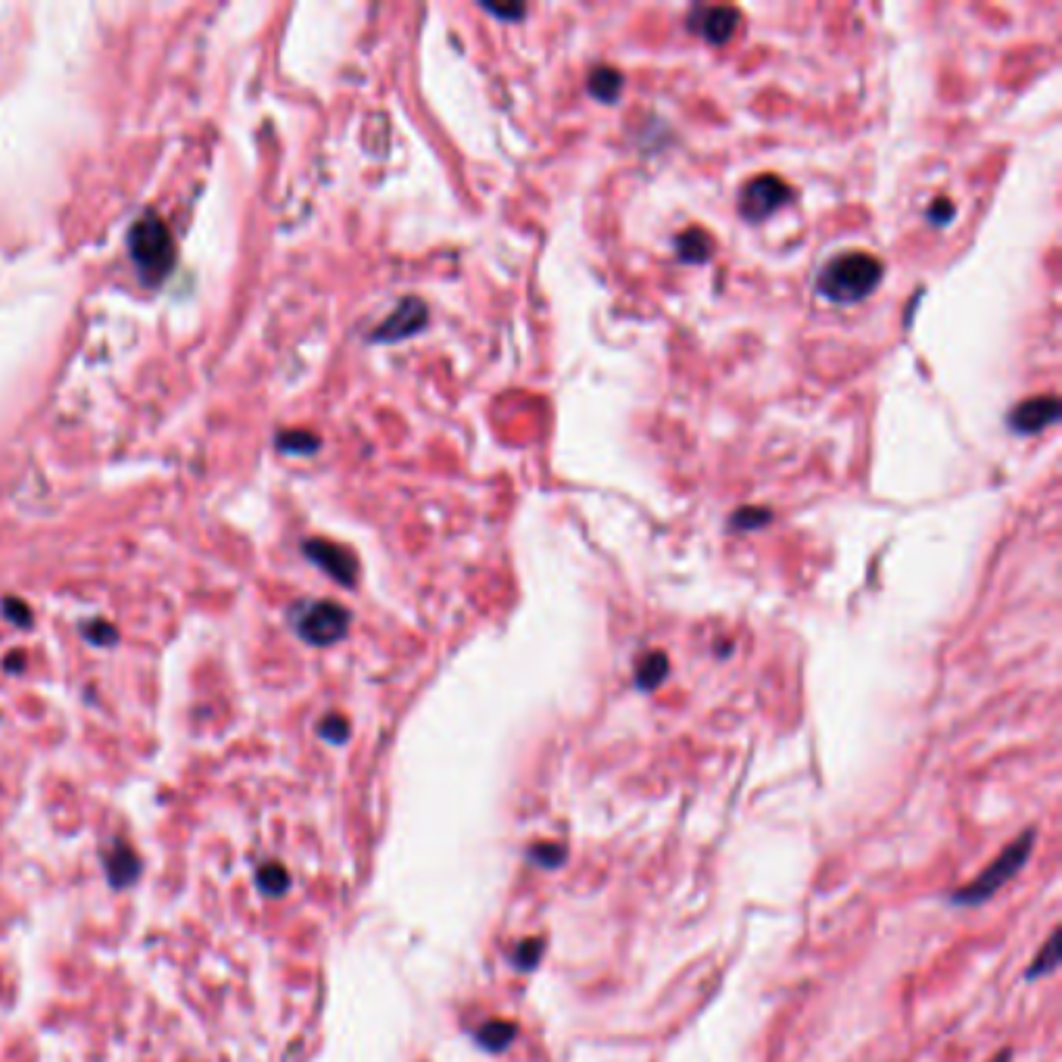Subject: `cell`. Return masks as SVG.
<instances>
[{
    "label": "cell",
    "instance_id": "cell-1",
    "mask_svg": "<svg viewBox=\"0 0 1062 1062\" xmlns=\"http://www.w3.org/2000/svg\"><path fill=\"white\" fill-rule=\"evenodd\" d=\"M882 275H885V271H882V262L876 256L851 250V253H841V256L826 262L816 287H820V293L826 299H832V303L851 306V303H860V299H866L869 293H873L882 284Z\"/></svg>",
    "mask_w": 1062,
    "mask_h": 1062
},
{
    "label": "cell",
    "instance_id": "cell-2",
    "mask_svg": "<svg viewBox=\"0 0 1062 1062\" xmlns=\"http://www.w3.org/2000/svg\"><path fill=\"white\" fill-rule=\"evenodd\" d=\"M131 256L138 262V268L147 278L159 281L175 262V247H172V234L162 225V219L156 215H144V219L134 225L131 231Z\"/></svg>",
    "mask_w": 1062,
    "mask_h": 1062
},
{
    "label": "cell",
    "instance_id": "cell-3",
    "mask_svg": "<svg viewBox=\"0 0 1062 1062\" xmlns=\"http://www.w3.org/2000/svg\"><path fill=\"white\" fill-rule=\"evenodd\" d=\"M1028 851H1031V832H1025L1016 844H1010V848H1006L972 885H966L963 891L953 894V901H957V904H982V901H988V897L1000 885H1006L1019 873L1022 863L1028 860Z\"/></svg>",
    "mask_w": 1062,
    "mask_h": 1062
},
{
    "label": "cell",
    "instance_id": "cell-4",
    "mask_svg": "<svg viewBox=\"0 0 1062 1062\" xmlns=\"http://www.w3.org/2000/svg\"><path fill=\"white\" fill-rule=\"evenodd\" d=\"M788 200H792V187H788L782 178L776 175H757L751 178L742 194H739V212L748 222H764L776 209H782Z\"/></svg>",
    "mask_w": 1062,
    "mask_h": 1062
},
{
    "label": "cell",
    "instance_id": "cell-5",
    "mask_svg": "<svg viewBox=\"0 0 1062 1062\" xmlns=\"http://www.w3.org/2000/svg\"><path fill=\"white\" fill-rule=\"evenodd\" d=\"M346 623H349V614L340 605L318 602V605H309L303 611V617H299V633L315 645H328L346 633Z\"/></svg>",
    "mask_w": 1062,
    "mask_h": 1062
},
{
    "label": "cell",
    "instance_id": "cell-6",
    "mask_svg": "<svg viewBox=\"0 0 1062 1062\" xmlns=\"http://www.w3.org/2000/svg\"><path fill=\"white\" fill-rule=\"evenodd\" d=\"M1056 418H1059V399H1056L1053 393H1047V396H1031V399L1019 402L1013 412L1006 415V421H1010V430L1025 433V437L1047 430L1050 424H1056Z\"/></svg>",
    "mask_w": 1062,
    "mask_h": 1062
},
{
    "label": "cell",
    "instance_id": "cell-7",
    "mask_svg": "<svg viewBox=\"0 0 1062 1062\" xmlns=\"http://www.w3.org/2000/svg\"><path fill=\"white\" fill-rule=\"evenodd\" d=\"M424 324H427V306L415 296H405L402 303L396 306V312L390 318H384V324L374 331V340L396 343V340H405V337L418 334Z\"/></svg>",
    "mask_w": 1062,
    "mask_h": 1062
},
{
    "label": "cell",
    "instance_id": "cell-8",
    "mask_svg": "<svg viewBox=\"0 0 1062 1062\" xmlns=\"http://www.w3.org/2000/svg\"><path fill=\"white\" fill-rule=\"evenodd\" d=\"M739 22L742 19L735 7H701L692 16L689 29H695L704 41H711V44H726L735 32H739Z\"/></svg>",
    "mask_w": 1062,
    "mask_h": 1062
},
{
    "label": "cell",
    "instance_id": "cell-9",
    "mask_svg": "<svg viewBox=\"0 0 1062 1062\" xmlns=\"http://www.w3.org/2000/svg\"><path fill=\"white\" fill-rule=\"evenodd\" d=\"M306 552H309V558H312L315 564H321L324 570H328L334 580H340V583H346V586L356 580V558H352L346 549L331 546V542L312 539L309 546H306Z\"/></svg>",
    "mask_w": 1062,
    "mask_h": 1062
},
{
    "label": "cell",
    "instance_id": "cell-10",
    "mask_svg": "<svg viewBox=\"0 0 1062 1062\" xmlns=\"http://www.w3.org/2000/svg\"><path fill=\"white\" fill-rule=\"evenodd\" d=\"M676 253H679V259H686L692 265H701V262H707L714 256V240H711V234L701 231V228H689V231H683L676 237Z\"/></svg>",
    "mask_w": 1062,
    "mask_h": 1062
},
{
    "label": "cell",
    "instance_id": "cell-11",
    "mask_svg": "<svg viewBox=\"0 0 1062 1062\" xmlns=\"http://www.w3.org/2000/svg\"><path fill=\"white\" fill-rule=\"evenodd\" d=\"M586 88H589V94H592L595 100L614 103V100L620 97V91H623V75H620L617 69H611V66H598V69H592Z\"/></svg>",
    "mask_w": 1062,
    "mask_h": 1062
},
{
    "label": "cell",
    "instance_id": "cell-12",
    "mask_svg": "<svg viewBox=\"0 0 1062 1062\" xmlns=\"http://www.w3.org/2000/svg\"><path fill=\"white\" fill-rule=\"evenodd\" d=\"M670 664H667V655H661V651H648V655L636 664V686L642 689H658L664 683Z\"/></svg>",
    "mask_w": 1062,
    "mask_h": 1062
},
{
    "label": "cell",
    "instance_id": "cell-13",
    "mask_svg": "<svg viewBox=\"0 0 1062 1062\" xmlns=\"http://www.w3.org/2000/svg\"><path fill=\"white\" fill-rule=\"evenodd\" d=\"M477 1041L486 1050H505L514 1041V1025L511 1022H489L477 1031Z\"/></svg>",
    "mask_w": 1062,
    "mask_h": 1062
},
{
    "label": "cell",
    "instance_id": "cell-14",
    "mask_svg": "<svg viewBox=\"0 0 1062 1062\" xmlns=\"http://www.w3.org/2000/svg\"><path fill=\"white\" fill-rule=\"evenodd\" d=\"M767 521H770V511H764V508H745L739 514H732V527L735 530H757V527H764Z\"/></svg>",
    "mask_w": 1062,
    "mask_h": 1062
},
{
    "label": "cell",
    "instance_id": "cell-15",
    "mask_svg": "<svg viewBox=\"0 0 1062 1062\" xmlns=\"http://www.w3.org/2000/svg\"><path fill=\"white\" fill-rule=\"evenodd\" d=\"M539 953H542V944H539V941L521 944V950H517V966H521V969H533L536 960H539Z\"/></svg>",
    "mask_w": 1062,
    "mask_h": 1062
},
{
    "label": "cell",
    "instance_id": "cell-16",
    "mask_svg": "<svg viewBox=\"0 0 1062 1062\" xmlns=\"http://www.w3.org/2000/svg\"><path fill=\"white\" fill-rule=\"evenodd\" d=\"M1053 966H1056V938H1047V947H1044L1041 963H1034V966L1028 969V975H1044V972H1050Z\"/></svg>",
    "mask_w": 1062,
    "mask_h": 1062
},
{
    "label": "cell",
    "instance_id": "cell-17",
    "mask_svg": "<svg viewBox=\"0 0 1062 1062\" xmlns=\"http://www.w3.org/2000/svg\"><path fill=\"white\" fill-rule=\"evenodd\" d=\"M953 215H957V209H953V203L938 200V203H932V209H929V222H932V225H947V222L953 219Z\"/></svg>",
    "mask_w": 1062,
    "mask_h": 1062
},
{
    "label": "cell",
    "instance_id": "cell-18",
    "mask_svg": "<svg viewBox=\"0 0 1062 1062\" xmlns=\"http://www.w3.org/2000/svg\"><path fill=\"white\" fill-rule=\"evenodd\" d=\"M483 10L486 13H493V16H502V19H524V7H499V4H483Z\"/></svg>",
    "mask_w": 1062,
    "mask_h": 1062
},
{
    "label": "cell",
    "instance_id": "cell-19",
    "mask_svg": "<svg viewBox=\"0 0 1062 1062\" xmlns=\"http://www.w3.org/2000/svg\"><path fill=\"white\" fill-rule=\"evenodd\" d=\"M533 857H555V863L564 857V851L561 848H533ZM549 866H552V860H546Z\"/></svg>",
    "mask_w": 1062,
    "mask_h": 1062
},
{
    "label": "cell",
    "instance_id": "cell-20",
    "mask_svg": "<svg viewBox=\"0 0 1062 1062\" xmlns=\"http://www.w3.org/2000/svg\"><path fill=\"white\" fill-rule=\"evenodd\" d=\"M997 1062H1006V1053H1000V1056H997Z\"/></svg>",
    "mask_w": 1062,
    "mask_h": 1062
}]
</instances>
